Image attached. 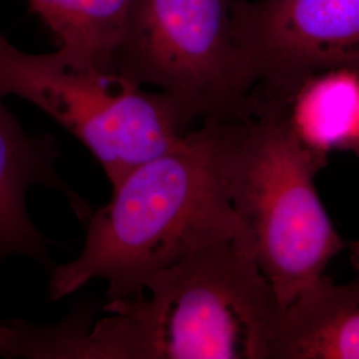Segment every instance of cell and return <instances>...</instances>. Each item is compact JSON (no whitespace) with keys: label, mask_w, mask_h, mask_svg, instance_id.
<instances>
[{"label":"cell","mask_w":359,"mask_h":359,"mask_svg":"<svg viewBox=\"0 0 359 359\" xmlns=\"http://www.w3.org/2000/svg\"><path fill=\"white\" fill-rule=\"evenodd\" d=\"M59 148L50 135H31L0 97V258L25 256L48 264V241L35 228L27 210V194L34 187L63 193L81 221L90 208L57 175Z\"/></svg>","instance_id":"obj_7"},{"label":"cell","mask_w":359,"mask_h":359,"mask_svg":"<svg viewBox=\"0 0 359 359\" xmlns=\"http://www.w3.org/2000/svg\"><path fill=\"white\" fill-rule=\"evenodd\" d=\"M281 304L241 236L157 273L140 297L40 327V358L270 359Z\"/></svg>","instance_id":"obj_1"},{"label":"cell","mask_w":359,"mask_h":359,"mask_svg":"<svg viewBox=\"0 0 359 359\" xmlns=\"http://www.w3.org/2000/svg\"><path fill=\"white\" fill-rule=\"evenodd\" d=\"M233 123L201 121L177 147L112 188L111 201L86 219L80 255L52 270L48 301L93 280L107 283L108 301L140 297L182 257L241 236L228 168Z\"/></svg>","instance_id":"obj_2"},{"label":"cell","mask_w":359,"mask_h":359,"mask_svg":"<svg viewBox=\"0 0 359 359\" xmlns=\"http://www.w3.org/2000/svg\"><path fill=\"white\" fill-rule=\"evenodd\" d=\"M357 154H359V151H358V152H357Z\"/></svg>","instance_id":"obj_13"},{"label":"cell","mask_w":359,"mask_h":359,"mask_svg":"<svg viewBox=\"0 0 359 359\" xmlns=\"http://www.w3.org/2000/svg\"><path fill=\"white\" fill-rule=\"evenodd\" d=\"M351 252H353L351 259H353L354 265L357 266V269L359 270V241L358 243H355V244H353V246H351Z\"/></svg>","instance_id":"obj_12"},{"label":"cell","mask_w":359,"mask_h":359,"mask_svg":"<svg viewBox=\"0 0 359 359\" xmlns=\"http://www.w3.org/2000/svg\"><path fill=\"white\" fill-rule=\"evenodd\" d=\"M233 32L265 100L327 69L359 72V0H234Z\"/></svg>","instance_id":"obj_6"},{"label":"cell","mask_w":359,"mask_h":359,"mask_svg":"<svg viewBox=\"0 0 359 359\" xmlns=\"http://www.w3.org/2000/svg\"><path fill=\"white\" fill-rule=\"evenodd\" d=\"M19 341L20 333L16 325H0V355L15 357L16 348L19 346Z\"/></svg>","instance_id":"obj_11"},{"label":"cell","mask_w":359,"mask_h":359,"mask_svg":"<svg viewBox=\"0 0 359 359\" xmlns=\"http://www.w3.org/2000/svg\"><path fill=\"white\" fill-rule=\"evenodd\" d=\"M297 139L327 158L359 151V72L334 68L306 79L283 102Z\"/></svg>","instance_id":"obj_9"},{"label":"cell","mask_w":359,"mask_h":359,"mask_svg":"<svg viewBox=\"0 0 359 359\" xmlns=\"http://www.w3.org/2000/svg\"><path fill=\"white\" fill-rule=\"evenodd\" d=\"M234 0H135L115 72L165 92L196 120L236 121L264 100L233 32Z\"/></svg>","instance_id":"obj_5"},{"label":"cell","mask_w":359,"mask_h":359,"mask_svg":"<svg viewBox=\"0 0 359 359\" xmlns=\"http://www.w3.org/2000/svg\"><path fill=\"white\" fill-rule=\"evenodd\" d=\"M36 105L84 144L112 188L177 147L197 120L161 90L83 63L57 48L28 53L0 34V97Z\"/></svg>","instance_id":"obj_4"},{"label":"cell","mask_w":359,"mask_h":359,"mask_svg":"<svg viewBox=\"0 0 359 359\" xmlns=\"http://www.w3.org/2000/svg\"><path fill=\"white\" fill-rule=\"evenodd\" d=\"M270 359H359V276L337 285L325 276L281 309Z\"/></svg>","instance_id":"obj_8"},{"label":"cell","mask_w":359,"mask_h":359,"mask_svg":"<svg viewBox=\"0 0 359 359\" xmlns=\"http://www.w3.org/2000/svg\"><path fill=\"white\" fill-rule=\"evenodd\" d=\"M326 161L297 139L283 102L266 100L233 123L231 204L241 238L283 308L322 278L345 248L316 188Z\"/></svg>","instance_id":"obj_3"},{"label":"cell","mask_w":359,"mask_h":359,"mask_svg":"<svg viewBox=\"0 0 359 359\" xmlns=\"http://www.w3.org/2000/svg\"><path fill=\"white\" fill-rule=\"evenodd\" d=\"M135 0H29L59 40V48L77 60L115 72L114 59Z\"/></svg>","instance_id":"obj_10"}]
</instances>
